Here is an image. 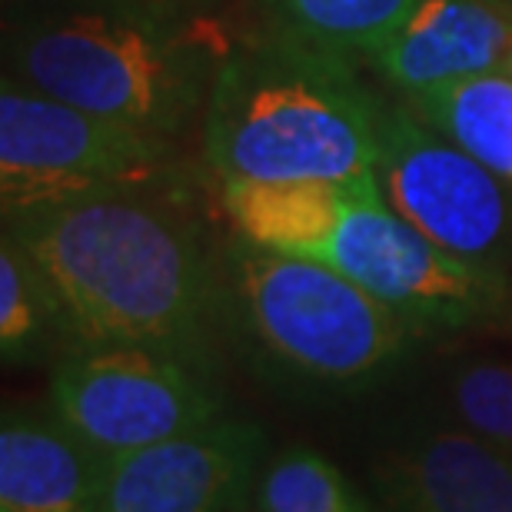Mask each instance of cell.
I'll return each mask as SVG.
<instances>
[{
	"mask_svg": "<svg viewBox=\"0 0 512 512\" xmlns=\"http://www.w3.org/2000/svg\"><path fill=\"white\" fill-rule=\"evenodd\" d=\"M67 316L74 346L197 356L217 300L200 240L153 193H110L7 220Z\"/></svg>",
	"mask_w": 512,
	"mask_h": 512,
	"instance_id": "cell-1",
	"label": "cell"
},
{
	"mask_svg": "<svg viewBox=\"0 0 512 512\" xmlns=\"http://www.w3.org/2000/svg\"><path fill=\"white\" fill-rule=\"evenodd\" d=\"M380 104L353 60L273 30L223 54L203 153L220 183L353 180L376 167Z\"/></svg>",
	"mask_w": 512,
	"mask_h": 512,
	"instance_id": "cell-2",
	"label": "cell"
},
{
	"mask_svg": "<svg viewBox=\"0 0 512 512\" xmlns=\"http://www.w3.org/2000/svg\"><path fill=\"white\" fill-rule=\"evenodd\" d=\"M227 50L143 0L40 20L14 44L17 80L87 114L173 137L210 100Z\"/></svg>",
	"mask_w": 512,
	"mask_h": 512,
	"instance_id": "cell-3",
	"label": "cell"
},
{
	"mask_svg": "<svg viewBox=\"0 0 512 512\" xmlns=\"http://www.w3.org/2000/svg\"><path fill=\"white\" fill-rule=\"evenodd\" d=\"M230 293L250 340L286 373L323 386H363L403 360L409 326L350 276L303 256L240 243Z\"/></svg>",
	"mask_w": 512,
	"mask_h": 512,
	"instance_id": "cell-4",
	"label": "cell"
},
{
	"mask_svg": "<svg viewBox=\"0 0 512 512\" xmlns=\"http://www.w3.org/2000/svg\"><path fill=\"white\" fill-rule=\"evenodd\" d=\"M173 137L147 133L37 94L20 80L0 90V207L4 220L57 203L153 193L177 177Z\"/></svg>",
	"mask_w": 512,
	"mask_h": 512,
	"instance_id": "cell-5",
	"label": "cell"
},
{
	"mask_svg": "<svg viewBox=\"0 0 512 512\" xmlns=\"http://www.w3.org/2000/svg\"><path fill=\"white\" fill-rule=\"evenodd\" d=\"M197 356L160 346H70L50 376V409L97 463L220 419Z\"/></svg>",
	"mask_w": 512,
	"mask_h": 512,
	"instance_id": "cell-6",
	"label": "cell"
},
{
	"mask_svg": "<svg viewBox=\"0 0 512 512\" xmlns=\"http://www.w3.org/2000/svg\"><path fill=\"white\" fill-rule=\"evenodd\" d=\"M316 263L350 276L413 330H463L489 320L506 300L496 266L469 263L423 237L386 203L376 173L350 180L346 210Z\"/></svg>",
	"mask_w": 512,
	"mask_h": 512,
	"instance_id": "cell-7",
	"label": "cell"
},
{
	"mask_svg": "<svg viewBox=\"0 0 512 512\" xmlns=\"http://www.w3.org/2000/svg\"><path fill=\"white\" fill-rule=\"evenodd\" d=\"M373 173L389 207L446 253L496 266L512 247L506 180L429 130L409 104H380Z\"/></svg>",
	"mask_w": 512,
	"mask_h": 512,
	"instance_id": "cell-8",
	"label": "cell"
},
{
	"mask_svg": "<svg viewBox=\"0 0 512 512\" xmlns=\"http://www.w3.org/2000/svg\"><path fill=\"white\" fill-rule=\"evenodd\" d=\"M263 433L217 419L167 443L100 463V512H227L247 493Z\"/></svg>",
	"mask_w": 512,
	"mask_h": 512,
	"instance_id": "cell-9",
	"label": "cell"
},
{
	"mask_svg": "<svg viewBox=\"0 0 512 512\" xmlns=\"http://www.w3.org/2000/svg\"><path fill=\"white\" fill-rule=\"evenodd\" d=\"M512 50L509 0H413L370 54L373 70L403 97L503 70Z\"/></svg>",
	"mask_w": 512,
	"mask_h": 512,
	"instance_id": "cell-10",
	"label": "cell"
},
{
	"mask_svg": "<svg viewBox=\"0 0 512 512\" xmlns=\"http://www.w3.org/2000/svg\"><path fill=\"white\" fill-rule=\"evenodd\" d=\"M383 493L399 512H512V453L469 429H433L389 453Z\"/></svg>",
	"mask_w": 512,
	"mask_h": 512,
	"instance_id": "cell-11",
	"label": "cell"
},
{
	"mask_svg": "<svg viewBox=\"0 0 512 512\" xmlns=\"http://www.w3.org/2000/svg\"><path fill=\"white\" fill-rule=\"evenodd\" d=\"M100 486V463L57 416H4L0 512H100Z\"/></svg>",
	"mask_w": 512,
	"mask_h": 512,
	"instance_id": "cell-12",
	"label": "cell"
},
{
	"mask_svg": "<svg viewBox=\"0 0 512 512\" xmlns=\"http://www.w3.org/2000/svg\"><path fill=\"white\" fill-rule=\"evenodd\" d=\"M350 180L223 183V207L250 247L316 260L340 223Z\"/></svg>",
	"mask_w": 512,
	"mask_h": 512,
	"instance_id": "cell-13",
	"label": "cell"
},
{
	"mask_svg": "<svg viewBox=\"0 0 512 512\" xmlns=\"http://www.w3.org/2000/svg\"><path fill=\"white\" fill-rule=\"evenodd\" d=\"M409 110L443 140L512 187V74L489 70L406 97Z\"/></svg>",
	"mask_w": 512,
	"mask_h": 512,
	"instance_id": "cell-14",
	"label": "cell"
},
{
	"mask_svg": "<svg viewBox=\"0 0 512 512\" xmlns=\"http://www.w3.org/2000/svg\"><path fill=\"white\" fill-rule=\"evenodd\" d=\"M276 34L356 60L393 34L413 0H263Z\"/></svg>",
	"mask_w": 512,
	"mask_h": 512,
	"instance_id": "cell-15",
	"label": "cell"
},
{
	"mask_svg": "<svg viewBox=\"0 0 512 512\" xmlns=\"http://www.w3.org/2000/svg\"><path fill=\"white\" fill-rule=\"evenodd\" d=\"M54 340H70L67 316L27 250L4 230L0 240V350L7 363L37 360Z\"/></svg>",
	"mask_w": 512,
	"mask_h": 512,
	"instance_id": "cell-16",
	"label": "cell"
},
{
	"mask_svg": "<svg viewBox=\"0 0 512 512\" xmlns=\"http://www.w3.org/2000/svg\"><path fill=\"white\" fill-rule=\"evenodd\" d=\"M260 512H373L343 469L313 449H286L263 469L256 486Z\"/></svg>",
	"mask_w": 512,
	"mask_h": 512,
	"instance_id": "cell-17",
	"label": "cell"
},
{
	"mask_svg": "<svg viewBox=\"0 0 512 512\" xmlns=\"http://www.w3.org/2000/svg\"><path fill=\"white\" fill-rule=\"evenodd\" d=\"M453 409L469 433L512 453V363H473L459 370Z\"/></svg>",
	"mask_w": 512,
	"mask_h": 512,
	"instance_id": "cell-18",
	"label": "cell"
},
{
	"mask_svg": "<svg viewBox=\"0 0 512 512\" xmlns=\"http://www.w3.org/2000/svg\"><path fill=\"white\" fill-rule=\"evenodd\" d=\"M503 70H506V74H512V50H509V60H506V67H503Z\"/></svg>",
	"mask_w": 512,
	"mask_h": 512,
	"instance_id": "cell-19",
	"label": "cell"
}]
</instances>
